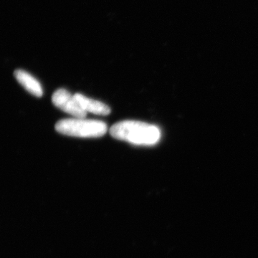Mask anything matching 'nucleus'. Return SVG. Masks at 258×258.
<instances>
[{"label": "nucleus", "mask_w": 258, "mask_h": 258, "mask_svg": "<svg viewBox=\"0 0 258 258\" xmlns=\"http://www.w3.org/2000/svg\"><path fill=\"white\" fill-rule=\"evenodd\" d=\"M110 134L113 138L139 146H152L159 142L161 132L156 125L138 121L123 120L112 125Z\"/></svg>", "instance_id": "1"}, {"label": "nucleus", "mask_w": 258, "mask_h": 258, "mask_svg": "<svg viewBox=\"0 0 258 258\" xmlns=\"http://www.w3.org/2000/svg\"><path fill=\"white\" fill-rule=\"evenodd\" d=\"M14 76L17 81L29 93H31L33 96L39 97V98L42 96L43 91H42L41 84L31 75L23 70H16L15 71Z\"/></svg>", "instance_id": "4"}, {"label": "nucleus", "mask_w": 258, "mask_h": 258, "mask_svg": "<svg viewBox=\"0 0 258 258\" xmlns=\"http://www.w3.org/2000/svg\"><path fill=\"white\" fill-rule=\"evenodd\" d=\"M55 128L56 132L63 135L81 138L103 137L108 131L106 123L101 120L78 118L59 120Z\"/></svg>", "instance_id": "2"}, {"label": "nucleus", "mask_w": 258, "mask_h": 258, "mask_svg": "<svg viewBox=\"0 0 258 258\" xmlns=\"http://www.w3.org/2000/svg\"><path fill=\"white\" fill-rule=\"evenodd\" d=\"M74 96L83 109L87 113L90 112L96 115H107L111 113V108L101 101L91 99L81 93H76Z\"/></svg>", "instance_id": "5"}, {"label": "nucleus", "mask_w": 258, "mask_h": 258, "mask_svg": "<svg viewBox=\"0 0 258 258\" xmlns=\"http://www.w3.org/2000/svg\"><path fill=\"white\" fill-rule=\"evenodd\" d=\"M52 101L57 108L75 118H85L87 115V112L83 109L76 97L64 88L57 90L53 93Z\"/></svg>", "instance_id": "3"}]
</instances>
